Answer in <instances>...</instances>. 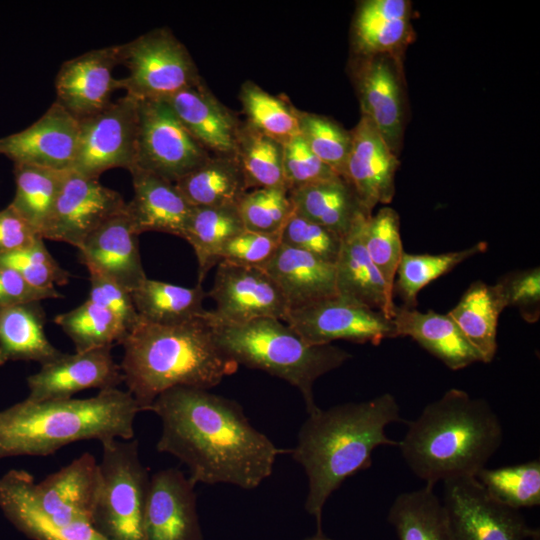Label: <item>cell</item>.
<instances>
[{"label": "cell", "instance_id": "1", "mask_svg": "<svg viewBox=\"0 0 540 540\" xmlns=\"http://www.w3.org/2000/svg\"><path fill=\"white\" fill-rule=\"evenodd\" d=\"M148 411L161 421L157 450L181 461L195 484L255 489L290 453L252 426L238 402L207 389H168Z\"/></svg>", "mask_w": 540, "mask_h": 540}, {"label": "cell", "instance_id": "2", "mask_svg": "<svg viewBox=\"0 0 540 540\" xmlns=\"http://www.w3.org/2000/svg\"><path fill=\"white\" fill-rule=\"evenodd\" d=\"M401 408L389 392L369 400L317 408L302 423L292 458L307 476L305 510L321 532L322 513L330 496L351 476L372 465L379 446L398 441L386 434L389 425L401 422Z\"/></svg>", "mask_w": 540, "mask_h": 540}, {"label": "cell", "instance_id": "3", "mask_svg": "<svg viewBox=\"0 0 540 540\" xmlns=\"http://www.w3.org/2000/svg\"><path fill=\"white\" fill-rule=\"evenodd\" d=\"M504 439L490 403L451 388L410 421L397 447L406 465L425 484L474 477Z\"/></svg>", "mask_w": 540, "mask_h": 540}, {"label": "cell", "instance_id": "4", "mask_svg": "<svg viewBox=\"0 0 540 540\" xmlns=\"http://www.w3.org/2000/svg\"><path fill=\"white\" fill-rule=\"evenodd\" d=\"M121 345L123 382L141 411L168 389L209 390L239 367L216 344L206 314L175 325L141 320Z\"/></svg>", "mask_w": 540, "mask_h": 540}, {"label": "cell", "instance_id": "5", "mask_svg": "<svg viewBox=\"0 0 540 540\" xmlns=\"http://www.w3.org/2000/svg\"><path fill=\"white\" fill-rule=\"evenodd\" d=\"M140 411L133 396L118 388L86 399H24L0 411V459L48 456L82 440H130Z\"/></svg>", "mask_w": 540, "mask_h": 540}, {"label": "cell", "instance_id": "6", "mask_svg": "<svg viewBox=\"0 0 540 540\" xmlns=\"http://www.w3.org/2000/svg\"><path fill=\"white\" fill-rule=\"evenodd\" d=\"M206 319L216 344L226 356L239 366L262 370L297 388L308 414L318 408L313 394L316 380L352 357L333 344L306 342L278 319L229 323L215 320L209 310Z\"/></svg>", "mask_w": 540, "mask_h": 540}, {"label": "cell", "instance_id": "7", "mask_svg": "<svg viewBox=\"0 0 540 540\" xmlns=\"http://www.w3.org/2000/svg\"><path fill=\"white\" fill-rule=\"evenodd\" d=\"M101 444V486L92 525L107 540H148L150 476L140 460L138 441L113 439Z\"/></svg>", "mask_w": 540, "mask_h": 540}, {"label": "cell", "instance_id": "8", "mask_svg": "<svg viewBox=\"0 0 540 540\" xmlns=\"http://www.w3.org/2000/svg\"><path fill=\"white\" fill-rule=\"evenodd\" d=\"M119 56L128 69L120 89L136 100H165L202 81L189 51L167 27L120 44Z\"/></svg>", "mask_w": 540, "mask_h": 540}, {"label": "cell", "instance_id": "9", "mask_svg": "<svg viewBox=\"0 0 540 540\" xmlns=\"http://www.w3.org/2000/svg\"><path fill=\"white\" fill-rule=\"evenodd\" d=\"M137 102L134 167L175 183L209 159L211 154L187 131L165 100Z\"/></svg>", "mask_w": 540, "mask_h": 540}, {"label": "cell", "instance_id": "10", "mask_svg": "<svg viewBox=\"0 0 540 540\" xmlns=\"http://www.w3.org/2000/svg\"><path fill=\"white\" fill-rule=\"evenodd\" d=\"M443 486L452 540H528L538 530L519 510L493 499L475 477L452 478Z\"/></svg>", "mask_w": 540, "mask_h": 540}, {"label": "cell", "instance_id": "11", "mask_svg": "<svg viewBox=\"0 0 540 540\" xmlns=\"http://www.w3.org/2000/svg\"><path fill=\"white\" fill-rule=\"evenodd\" d=\"M77 155L72 166L83 176L99 178L112 168L135 166L138 102L125 94L100 112L79 120Z\"/></svg>", "mask_w": 540, "mask_h": 540}, {"label": "cell", "instance_id": "12", "mask_svg": "<svg viewBox=\"0 0 540 540\" xmlns=\"http://www.w3.org/2000/svg\"><path fill=\"white\" fill-rule=\"evenodd\" d=\"M284 322L314 345L336 340L378 345L397 337L392 318L338 294L289 310Z\"/></svg>", "mask_w": 540, "mask_h": 540}, {"label": "cell", "instance_id": "13", "mask_svg": "<svg viewBox=\"0 0 540 540\" xmlns=\"http://www.w3.org/2000/svg\"><path fill=\"white\" fill-rule=\"evenodd\" d=\"M99 178L69 170L56 198L42 238L76 247L101 224L126 208L121 194Z\"/></svg>", "mask_w": 540, "mask_h": 540}, {"label": "cell", "instance_id": "14", "mask_svg": "<svg viewBox=\"0 0 540 540\" xmlns=\"http://www.w3.org/2000/svg\"><path fill=\"white\" fill-rule=\"evenodd\" d=\"M400 56H355L352 78L361 115L378 130L398 155L403 138L406 101Z\"/></svg>", "mask_w": 540, "mask_h": 540}, {"label": "cell", "instance_id": "15", "mask_svg": "<svg viewBox=\"0 0 540 540\" xmlns=\"http://www.w3.org/2000/svg\"><path fill=\"white\" fill-rule=\"evenodd\" d=\"M214 282L207 293L216 303L209 310L222 322L244 323L260 318L284 322L288 305L275 281L259 267L219 262Z\"/></svg>", "mask_w": 540, "mask_h": 540}, {"label": "cell", "instance_id": "16", "mask_svg": "<svg viewBox=\"0 0 540 540\" xmlns=\"http://www.w3.org/2000/svg\"><path fill=\"white\" fill-rule=\"evenodd\" d=\"M112 347L96 348L74 354L62 353L55 360L41 365L27 377L32 402L71 399L80 391L117 388L123 382L120 365L111 353Z\"/></svg>", "mask_w": 540, "mask_h": 540}, {"label": "cell", "instance_id": "17", "mask_svg": "<svg viewBox=\"0 0 540 540\" xmlns=\"http://www.w3.org/2000/svg\"><path fill=\"white\" fill-rule=\"evenodd\" d=\"M80 122L54 102L29 127L0 138V154L14 164L71 170L79 145Z\"/></svg>", "mask_w": 540, "mask_h": 540}, {"label": "cell", "instance_id": "18", "mask_svg": "<svg viewBox=\"0 0 540 540\" xmlns=\"http://www.w3.org/2000/svg\"><path fill=\"white\" fill-rule=\"evenodd\" d=\"M120 64L119 45L87 51L66 60L56 79V100L78 120L92 116L111 102L120 79L113 77V69Z\"/></svg>", "mask_w": 540, "mask_h": 540}, {"label": "cell", "instance_id": "19", "mask_svg": "<svg viewBox=\"0 0 540 540\" xmlns=\"http://www.w3.org/2000/svg\"><path fill=\"white\" fill-rule=\"evenodd\" d=\"M351 145L342 178L372 214L377 204H389L395 192L396 155L375 126L361 115L350 131Z\"/></svg>", "mask_w": 540, "mask_h": 540}, {"label": "cell", "instance_id": "20", "mask_svg": "<svg viewBox=\"0 0 540 540\" xmlns=\"http://www.w3.org/2000/svg\"><path fill=\"white\" fill-rule=\"evenodd\" d=\"M195 485L177 468L150 477L145 516L148 540H203Z\"/></svg>", "mask_w": 540, "mask_h": 540}, {"label": "cell", "instance_id": "21", "mask_svg": "<svg viewBox=\"0 0 540 540\" xmlns=\"http://www.w3.org/2000/svg\"><path fill=\"white\" fill-rule=\"evenodd\" d=\"M101 486L99 463L83 453L32 487L39 508L58 523L92 524Z\"/></svg>", "mask_w": 540, "mask_h": 540}, {"label": "cell", "instance_id": "22", "mask_svg": "<svg viewBox=\"0 0 540 540\" xmlns=\"http://www.w3.org/2000/svg\"><path fill=\"white\" fill-rule=\"evenodd\" d=\"M139 234L124 211L95 229L78 248L79 259L130 292L147 278L139 251Z\"/></svg>", "mask_w": 540, "mask_h": 540}, {"label": "cell", "instance_id": "23", "mask_svg": "<svg viewBox=\"0 0 540 540\" xmlns=\"http://www.w3.org/2000/svg\"><path fill=\"white\" fill-rule=\"evenodd\" d=\"M165 101L211 155H235L243 122L216 98L203 80Z\"/></svg>", "mask_w": 540, "mask_h": 540}, {"label": "cell", "instance_id": "24", "mask_svg": "<svg viewBox=\"0 0 540 540\" xmlns=\"http://www.w3.org/2000/svg\"><path fill=\"white\" fill-rule=\"evenodd\" d=\"M33 476L11 469L0 477V510L7 520L32 540H107L92 524L58 523L37 505Z\"/></svg>", "mask_w": 540, "mask_h": 540}, {"label": "cell", "instance_id": "25", "mask_svg": "<svg viewBox=\"0 0 540 540\" xmlns=\"http://www.w3.org/2000/svg\"><path fill=\"white\" fill-rule=\"evenodd\" d=\"M134 195L126 212L135 231H156L183 238L193 206L175 183L139 168L130 171Z\"/></svg>", "mask_w": 540, "mask_h": 540}, {"label": "cell", "instance_id": "26", "mask_svg": "<svg viewBox=\"0 0 540 540\" xmlns=\"http://www.w3.org/2000/svg\"><path fill=\"white\" fill-rule=\"evenodd\" d=\"M411 3L407 0L359 2L352 23L355 56H400L414 38Z\"/></svg>", "mask_w": 540, "mask_h": 540}, {"label": "cell", "instance_id": "27", "mask_svg": "<svg viewBox=\"0 0 540 540\" xmlns=\"http://www.w3.org/2000/svg\"><path fill=\"white\" fill-rule=\"evenodd\" d=\"M279 287L289 310L337 295L335 264L281 244L263 267Z\"/></svg>", "mask_w": 540, "mask_h": 540}, {"label": "cell", "instance_id": "28", "mask_svg": "<svg viewBox=\"0 0 540 540\" xmlns=\"http://www.w3.org/2000/svg\"><path fill=\"white\" fill-rule=\"evenodd\" d=\"M294 212L343 239L371 216L350 184L334 176L289 192Z\"/></svg>", "mask_w": 540, "mask_h": 540}, {"label": "cell", "instance_id": "29", "mask_svg": "<svg viewBox=\"0 0 540 540\" xmlns=\"http://www.w3.org/2000/svg\"><path fill=\"white\" fill-rule=\"evenodd\" d=\"M363 224L343 239L335 263L337 294L393 319L397 308L393 302V288L364 247L361 238Z\"/></svg>", "mask_w": 540, "mask_h": 540}, {"label": "cell", "instance_id": "30", "mask_svg": "<svg viewBox=\"0 0 540 540\" xmlns=\"http://www.w3.org/2000/svg\"><path fill=\"white\" fill-rule=\"evenodd\" d=\"M393 322L397 337L415 340L447 368L457 371L480 362L457 325L448 314L397 307Z\"/></svg>", "mask_w": 540, "mask_h": 540}, {"label": "cell", "instance_id": "31", "mask_svg": "<svg viewBox=\"0 0 540 540\" xmlns=\"http://www.w3.org/2000/svg\"><path fill=\"white\" fill-rule=\"evenodd\" d=\"M507 308L500 286L473 282L447 314L457 325L480 362L490 363L497 353L499 316Z\"/></svg>", "mask_w": 540, "mask_h": 540}, {"label": "cell", "instance_id": "32", "mask_svg": "<svg viewBox=\"0 0 540 540\" xmlns=\"http://www.w3.org/2000/svg\"><path fill=\"white\" fill-rule=\"evenodd\" d=\"M46 314L40 302L0 307V366L14 361L49 363L63 352L45 333Z\"/></svg>", "mask_w": 540, "mask_h": 540}, {"label": "cell", "instance_id": "33", "mask_svg": "<svg viewBox=\"0 0 540 540\" xmlns=\"http://www.w3.org/2000/svg\"><path fill=\"white\" fill-rule=\"evenodd\" d=\"M175 185L192 206L201 207L237 205L249 190L235 155H211Z\"/></svg>", "mask_w": 540, "mask_h": 540}, {"label": "cell", "instance_id": "34", "mask_svg": "<svg viewBox=\"0 0 540 540\" xmlns=\"http://www.w3.org/2000/svg\"><path fill=\"white\" fill-rule=\"evenodd\" d=\"M387 521L398 540H452L442 499L431 485L398 494Z\"/></svg>", "mask_w": 540, "mask_h": 540}, {"label": "cell", "instance_id": "35", "mask_svg": "<svg viewBox=\"0 0 540 540\" xmlns=\"http://www.w3.org/2000/svg\"><path fill=\"white\" fill-rule=\"evenodd\" d=\"M131 295L141 319L153 324H181L207 313L203 307L207 293L200 283L184 287L147 277Z\"/></svg>", "mask_w": 540, "mask_h": 540}, {"label": "cell", "instance_id": "36", "mask_svg": "<svg viewBox=\"0 0 540 540\" xmlns=\"http://www.w3.org/2000/svg\"><path fill=\"white\" fill-rule=\"evenodd\" d=\"M236 205L193 206L183 239L193 248L198 263V283L220 261L229 240L244 230Z\"/></svg>", "mask_w": 540, "mask_h": 540}, {"label": "cell", "instance_id": "37", "mask_svg": "<svg viewBox=\"0 0 540 540\" xmlns=\"http://www.w3.org/2000/svg\"><path fill=\"white\" fill-rule=\"evenodd\" d=\"M68 171L14 164L16 190L9 205L40 235Z\"/></svg>", "mask_w": 540, "mask_h": 540}, {"label": "cell", "instance_id": "38", "mask_svg": "<svg viewBox=\"0 0 540 540\" xmlns=\"http://www.w3.org/2000/svg\"><path fill=\"white\" fill-rule=\"evenodd\" d=\"M54 322L72 340L76 352L121 344L128 331L110 311L86 300L76 308L58 314Z\"/></svg>", "mask_w": 540, "mask_h": 540}, {"label": "cell", "instance_id": "39", "mask_svg": "<svg viewBox=\"0 0 540 540\" xmlns=\"http://www.w3.org/2000/svg\"><path fill=\"white\" fill-rule=\"evenodd\" d=\"M235 156L249 190L266 187L286 188L282 143L243 122Z\"/></svg>", "mask_w": 540, "mask_h": 540}, {"label": "cell", "instance_id": "40", "mask_svg": "<svg viewBox=\"0 0 540 540\" xmlns=\"http://www.w3.org/2000/svg\"><path fill=\"white\" fill-rule=\"evenodd\" d=\"M487 249V243L440 254H410L404 252L397 268L393 292L396 291L405 307L415 308L422 288L470 257Z\"/></svg>", "mask_w": 540, "mask_h": 540}, {"label": "cell", "instance_id": "41", "mask_svg": "<svg viewBox=\"0 0 540 540\" xmlns=\"http://www.w3.org/2000/svg\"><path fill=\"white\" fill-rule=\"evenodd\" d=\"M239 99L250 127L282 144L299 135L298 109L285 98L248 80L240 88Z\"/></svg>", "mask_w": 540, "mask_h": 540}, {"label": "cell", "instance_id": "42", "mask_svg": "<svg viewBox=\"0 0 540 540\" xmlns=\"http://www.w3.org/2000/svg\"><path fill=\"white\" fill-rule=\"evenodd\" d=\"M483 489L499 503L521 510L540 505V461L498 468H482L474 476Z\"/></svg>", "mask_w": 540, "mask_h": 540}, {"label": "cell", "instance_id": "43", "mask_svg": "<svg viewBox=\"0 0 540 540\" xmlns=\"http://www.w3.org/2000/svg\"><path fill=\"white\" fill-rule=\"evenodd\" d=\"M364 247L385 281L393 288L404 253L397 212L384 206L367 218L361 229Z\"/></svg>", "mask_w": 540, "mask_h": 540}, {"label": "cell", "instance_id": "44", "mask_svg": "<svg viewBox=\"0 0 540 540\" xmlns=\"http://www.w3.org/2000/svg\"><path fill=\"white\" fill-rule=\"evenodd\" d=\"M299 135L310 150L337 175L343 176L351 132L333 119L298 109Z\"/></svg>", "mask_w": 540, "mask_h": 540}, {"label": "cell", "instance_id": "45", "mask_svg": "<svg viewBox=\"0 0 540 540\" xmlns=\"http://www.w3.org/2000/svg\"><path fill=\"white\" fill-rule=\"evenodd\" d=\"M236 207L244 228L262 233H279L294 212L289 191L284 187L248 190Z\"/></svg>", "mask_w": 540, "mask_h": 540}, {"label": "cell", "instance_id": "46", "mask_svg": "<svg viewBox=\"0 0 540 540\" xmlns=\"http://www.w3.org/2000/svg\"><path fill=\"white\" fill-rule=\"evenodd\" d=\"M0 266L15 270L30 284L41 289L66 285L70 278V273L50 254L42 237L28 247L0 256Z\"/></svg>", "mask_w": 540, "mask_h": 540}, {"label": "cell", "instance_id": "47", "mask_svg": "<svg viewBox=\"0 0 540 540\" xmlns=\"http://www.w3.org/2000/svg\"><path fill=\"white\" fill-rule=\"evenodd\" d=\"M281 244L308 252L335 264L343 238L335 232L293 212L280 231Z\"/></svg>", "mask_w": 540, "mask_h": 540}, {"label": "cell", "instance_id": "48", "mask_svg": "<svg viewBox=\"0 0 540 540\" xmlns=\"http://www.w3.org/2000/svg\"><path fill=\"white\" fill-rule=\"evenodd\" d=\"M283 173L289 192L337 175L310 150L300 135L283 144Z\"/></svg>", "mask_w": 540, "mask_h": 540}, {"label": "cell", "instance_id": "49", "mask_svg": "<svg viewBox=\"0 0 540 540\" xmlns=\"http://www.w3.org/2000/svg\"><path fill=\"white\" fill-rule=\"evenodd\" d=\"M280 245V232L262 233L244 229L223 247L219 262L263 268Z\"/></svg>", "mask_w": 540, "mask_h": 540}, {"label": "cell", "instance_id": "50", "mask_svg": "<svg viewBox=\"0 0 540 540\" xmlns=\"http://www.w3.org/2000/svg\"><path fill=\"white\" fill-rule=\"evenodd\" d=\"M88 271L90 276L88 300L114 314L128 333L132 331L142 319L135 308L131 292L96 271Z\"/></svg>", "mask_w": 540, "mask_h": 540}, {"label": "cell", "instance_id": "51", "mask_svg": "<svg viewBox=\"0 0 540 540\" xmlns=\"http://www.w3.org/2000/svg\"><path fill=\"white\" fill-rule=\"evenodd\" d=\"M497 284L502 290L507 307H517L528 322H535L539 318V267L511 272L502 277Z\"/></svg>", "mask_w": 540, "mask_h": 540}, {"label": "cell", "instance_id": "52", "mask_svg": "<svg viewBox=\"0 0 540 540\" xmlns=\"http://www.w3.org/2000/svg\"><path fill=\"white\" fill-rule=\"evenodd\" d=\"M61 297L62 295L56 289L35 287L15 270L0 266V307Z\"/></svg>", "mask_w": 540, "mask_h": 540}, {"label": "cell", "instance_id": "53", "mask_svg": "<svg viewBox=\"0 0 540 540\" xmlns=\"http://www.w3.org/2000/svg\"><path fill=\"white\" fill-rule=\"evenodd\" d=\"M40 237L10 205L0 210V256L28 247Z\"/></svg>", "mask_w": 540, "mask_h": 540}, {"label": "cell", "instance_id": "54", "mask_svg": "<svg viewBox=\"0 0 540 540\" xmlns=\"http://www.w3.org/2000/svg\"><path fill=\"white\" fill-rule=\"evenodd\" d=\"M302 540H334V539H332V538L326 536V535L323 533V531H321V532H318V531H317L314 535L308 536V537H306V538H304V539H302Z\"/></svg>", "mask_w": 540, "mask_h": 540}]
</instances>
